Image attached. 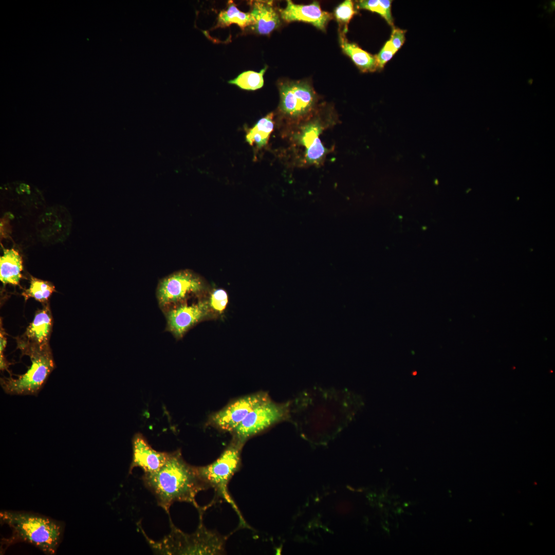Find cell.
Instances as JSON below:
<instances>
[{"mask_svg":"<svg viewBox=\"0 0 555 555\" xmlns=\"http://www.w3.org/2000/svg\"><path fill=\"white\" fill-rule=\"evenodd\" d=\"M142 481L158 505L167 513L176 502L189 503L200 509L196 496L208 488L199 477L196 467L186 462L179 450L170 453L166 462L158 471L144 473Z\"/></svg>","mask_w":555,"mask_h":555,"instance_id":"1","label":"cell"},{"mask_svg":"<svg viewBox=\"0 0 555 555\" xmlns=\"http://www.w3.org/2000/svg\"><path fill=\"white\" fill-rule=\"evenodd\" d=\"M1 520L12 530L14 536L31 544L47 555L55 553L63 532V524L44 515L12 510L0 512Z\"/></svg>","mask_w":555,"mask_h":555,"instance_id":"2","label":"cell"},{"mask_svg":"<svg viewBox=\"0 0 555 555\" xmlns=\"http://www.w3.org/2000/svg\"><path fill=\"white\" fill-rule=\"evenodd\" d=\"M244 444L234 438L213 462L196 467L197 473L203 483L215 491L216 499L221 498L229 504L237 514L241 527L248 526L238 507L228 490V484L241 465V452Z\"/></svg>","mask_w":555,"mask_h":555,"instance_id":"3","label":"cell"},{"mask_svg":"<svg viewBox=\"0 0 555 555\" xmlns=\"http://www.w3.org/2000/svg\"><path fill=\"white\" fill-rule=\"evenodd\" d=\"M23 355L30 357L31 365L16 378H1V386L10 395L38 396L55 367L49 344L43 346H27L21 350Z\"/></svg>","mask_w":555,"mask_h":555,"instance_id":"4","label":"cell"},{"mask_svg":"<svg viewBox=\"0 0 555 555\" xmlns=\"http://www.w3.org/2000/svg\"><path fill=\"white\" fill-rule=\"evenodd\" d=\"M193 534H186L172 525L171 533L161 541L152 545L155 551L169 554H221L225 551L226 537L208 530L202 522Z\"/></svg>","mask_w":555,"mask_h":555,"instance_id":"5","label":"cell"},{"mask_svg":"<svg viewBox=\"0 0 555 555\" xmlns=\"http://www.w3.org/2000/svg\"><path fill=\"white\" fill-rule=\"evenodd\" d=\"M289 405L279 404L270 398L253 409L232 432L233 438L245 444L250 437L289 416Z\"/></svg>","mask_w":555,"mask_h":555,"instance_id":"6","label":"cell"},{"mask_svg":"<svg viewBox=\"0 0 555 555\" xmlns=\"http://www.w3.org/2000/svg\"><path fill=\"white\" fill-rule=\"evenodd\" d=\"M203 288L201 280L192 271L174 272L160 281L156 297L163 310L174 306L188 297L199 293Z\"/></svg>","mask_w":555,"mask_h":555,"instance_id":"7","label":"cell"},{"mask_svg":"<svg viewBox=\"0 0 555 555\" xmlns=\"http://www.w3.org/2000/svg\"><path fill=\"white\" fill-rule=\"evenodd\" d=\"M269 398L268 394L262 392L239 398L212 414L209 423L221 430L232 433L253 409Z\"/></svg>","mask_w":555,"mask_h":555,"instance_id":"8","label":"cell"},{"mask_svg":"<svg viewBox=\"0 0 555 555\" xmlns=\"http://www.w3.org/2000/svg\"><path fill=\"white\" fill-rule=\"evenodd\" d=\"M280 108L285 114L299 117L309 112L316 102L312 88L305 82H286L280 86Z\"/></svg>","mask_w":555,"mask_h":555,"instance_id":"9","label":"cell"},{"mask_svg":"<svg viewBox=\"0 0 555 555\" xmlns=\"http://www.w3.org/2000/svg\"><path fill=\"white\" fill-rule=\"evenodd\" d=\"M167 331L180 339L193 325L203 319L209 312L206 301L192 304H180L164 310Z\"/></svg>","mask_w":555,"mask_h":555,"instance_id":"10","label":"cell"},{"mask_svg":"<svg viewBox=\"0 0 555 555\" xmlns=\"http://www.w3.org/2000/svg\"><path fill=\"white\" fill-rule=\"evenodd\" d=\"M52 317L48 304L36 311L33 321L24 334L17 340V347L22 350L29 346H43L49 344L52 327Z\"/></svg>","mask_w":555,"mask_h":555,"instance_id":"11","label":"cell"},{"mask_svg":"<svg viewBox=\"0 0 555 555\" xmlns=\"http://www.w3.org/2000/svg\"><path fill=\"white\" fill-rule=\"evenodd\" d=\"M133 459L129 473L135 467L141 468L144 473H153L159 470L168 459L170 453L155 450L140 433L133 439Z\"/></svg>","mask_w":555,"mask_h":555,"instance_id":"12","label":"cell"},{"mask_svg":"<svg viewBox=\"0 0 555 555\" xmlns=\"http://www.w3.org/2000/svg\"><path fill=\"white\" fill-rule=\"evenodd\" d=\"M280 13L281 18L286 22H304L323 31L331 18L329 13L321 9L318 2L309 5H298L288 0L286 7L281 9Z\"/></svg>","mask_w":555,"mask_h":555,"instance_id":"13","label":"cell"},{"mask_svg":"<svg viewBox=\"0 0 555 555\" xmlns=\"http://www.w3.org/2000/svg\"><path fill=\"white\" fill-rule=\"evenodd\" d=\"M250 13L253 20L250 27L260 34H269L280 24V16L270 1L252 2Z\"/></svg>","mask_w":555,"mask_h":555,"instance_id":"14","label":"cell"},{"mask_svg":"<svg viewBox=\"0 0 555 555\" xmlns=\"http://www.w3.org/2000/svg\"><path fill=\"white\" fill-rule=\"evenodd\" d=\"M322 128L317 122L310 123L302 130L300 141L306 147L305 157L310 163H318L324 157L327 150L322 143L319 135Z\"/></svg>","mask_w":555,"mask_h":555,"instance_id":"15","label":"cell"},{"mask_svg":"<svg viewBox=\"0 0 555 555\" xmlns=\"http://www.w3.org/2000/svg\"><path fill=\"white\" fill-rule=\"evenodd\" d=\"M22 258L14 249H3L0 257V280L4 284L18 285L23 270Z\"/></svg>","mask_w":555,"mask_h":555,"instance_id":"16","label":"cell"},{"mask_svg":"<svg viewBox=\"0 0 555 555\" xmlns=\"http://www.w3.org/2000/svg\"><path fill=\"white\" fill-rule=\"evenodd\" d=\"M339 41L343 52L362 72H373L379 69L375 56L363 50L357 44L348 42L343 32L339 35Z\"/></svg>","mask_w":555,"mask_h":555,"instance_id":"17","label":"cell"},{"mask_svg":"<svg viewBox=\"0 0 555 555\" xmlns=\"http://www.w3.org/2000/svg\"><path fill=\"white\" fill-rule=\"evenodd\" d=\"M253 23V18L250 13L240 11L233 1H229L227 9L221 11L218 16L217 26L228 27L232 24H235L242 29Z\"/></svg>","mask_w":555,"mask_h":555,"instance_id":"18","label":"cell"},{"mask_svg":"<svg viewBox=\"0 0 555 555\" xmlns=\"http://www.w3.org/2000/svg\"><path fill=\"white\" fill-rule=\"evenodd\" d=\"M273 118V113L268 114L250 130L246 135V141L249 144L261 147L267 144L274 127Z\"/></svg>","mask_w":555,"mask_h":555,"instance_id":"19","label":"cell"},{"mask_svg":"<svg viewBox=\"0 0 555 555\" xmlns=\"http://www.w3.org/2000/svg\"><path fill=\"white\" fill-rule=\"evenodd\" d=\"M55 291V287L51 283L31 276L29 287L22 293V295L26 301L32 298L45 304Z\"/></svg>","mask_w":555,"mask_h":555,"instance_id":"20","label":"cell"},{"mask_svg":"<svg viewBox=\"0 0 555 555\" xmlns=\"http://www.w3.org/2000/svg\"><path fill=\"white\" fill-rule=\"evenodd\" d=\"M267 68V66H265L259 72L250 70L244 71L228 83L246 90L260 89L264 85L263 76Z\"/></svg>","mask_w":555,"mask_h":555,"instance_id":"21","label":"cell"},{"mask_svg":"<svg viewBox=\"0 0 555 555\" xmlns=\"http://www.w3.org/2000/svg\"><path fill=\"white\" fill-rule=\"evenodd\" d=\"M391 4L392 1L390 0H362L358 2L357 8L378 13L390 25L393 26Z\"/></svg>","mask_w":555,"mask_h":555,"instance_id":"22","label":"cell"},{"mask_svg":"<svg viewBox=\"0 0 555 555\" xmlns=\"http://www.w3.org/2000/svg\"><path fill=\"white\" fill-rule=\"evenodd\" d=\"M356 13L354 4L350 0L344 1L336 8V18L339 23L344 26L342 32L345 33L347 31V24Z\"/></svg>","mask_w":555,"mask_h":555,"instance_id":"23","label":"cell"},{"mask_svg":"<svg viewBox=\"0 0 555 555\" xmlns=\"http://www.w3.org/2000/svg\"><path fill=\"white\" fill-rule=\"evenodd\" d=\"M228 302V294L226 291L221 289L214 290L211 294L209 305L214 310L221 312L226 307Z\"/></svg>","mask_w":555,"mask_h":555,"instance_id":"24","label":"cell"},{"mask_svg":"<svg viewBox=\"0 0 555 555\" xmlns=\"http://www.w3.org/2000/svg\"><path fill=\"white\" fill-rule=\"evenodd\" d=\"M397 51L391 42L389 40L387 41L379 52L375 55L379 68H383L384 65Z\"/></svg>","mask_w":555,"mask_h":555,"instance_id":"25","label":"cell"},{"mask_svg":"<svg viewBox=\"0 0 555 555\" xmlns=\"http://www.w3.org/2000/svg\"><path fill=\"white\" fill-rule=\"evenodd\" d=\"M405 31L399 28L393 29L389 41L397 51L402 46L405 41Z\"/></svg>","mask_w":555,"mask_h":555,"instance_id":"26","label":"cell"},{"mask_svg":"<svg viewBox=\"0 0 555 555\" xmlns=\"http://www.w3.org/2000/svg\"><path fill=\"white\" fill-rule=\"evenodd\" d=\"M7 340L6 337L5 336V333L3 328H1L0 334V359L5 358L4 356V351L6 346Z\"/></svg>","mask_w":555,"mask_h":555,"instance_id":"27","label":"cell"}]
</instances>
